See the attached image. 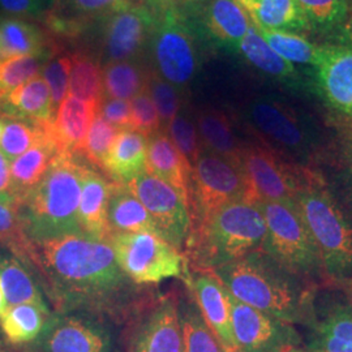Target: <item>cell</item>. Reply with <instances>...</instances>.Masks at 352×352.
<instances>
[{"label":"cell","instance_id":"6da1fadb","mask_svg":"<svg viewBox=\"0 0 352 352\" xmlns=\"http://www.w3.org/2000/svg\"><path fill=\"white\" fill-rule=\"evenodd\" d=\"M30 261L46 278L62 312L109 307L131 289V279L107 240L75 234L38 241L33 243Z\"/></svg>","mask_w":352,"mask_h":352},{"label":"cell","instance_id":"7a4b0ae2","mask_svg":"<svg viewBox=\"0 0 352 352\" xmlns=\"http://www.w3.org/2000/svg\"><path fill=\"white\" fill-rule=\"evenodd\" d=\"M232 298L287 324L311 322L312 294L304 278L265 252H252L213 270Z\"/></svg>","mask_w":352,"mask_h":352},{"label":"cell","instance_id":"3957f363","mask_svg":"<svg viewBox=\"0 0 352 352\" xmlns=\"http://www.w3.org/2000/svg\"><path fill=\"white\" fill-rule=\"evenodd\" d=\"M84 166L78 155H60L37 186L19 202L17 213L30 243L82 234L78 204Z\"/></svg>","mask_w":352,"mask_h":352},{"label":"cell","instance_id":"277c9868","mask_svg":"<svg viewBox=\"0 0 352 352\" xmlns=\"http://www.w3.org/2000/svg\"><path fill=\"white\" fill-rule=\"evenodd\" d=\"M154 12L146 62L153 72L184 90L200 74L206 51L213 45L188 7L174 1Z\"/></svg>","mask_w":352,"mask_h":352},{"label":"cell","instance_id":"5b68a950","mask_svg":"<svg viewBox=\"0 0 352 352\" xmlns=\"http://www.w3.org/2000/svg\"><path fill=\"white\" fill-rule=\"evenodd\" d=\"M244 118L258 142L292 164L309 167L325 148V132L315 116L283 96L254 97Z\"/></svg>","mask_w":352,"mask_h":352},{"label":"cell","instance_id":"8992f818","mask_svg":"<svg viewBox=\"0 0 352 352\" xmlns=\"http://www.w3.org/2000/svg\"><path fill=\"white\" fill-rule=\"evenodd\" d=\"M266 225L256 205L232 202L190 231L187 247L195 270L213 272L252 252L260 251Z\"/></svg>","mask_w":352,"mask_h":352},{"label":"cell","instance_id":"52a82bcc","mask_svg":"<svg viewBox=\"0 0 352 352\" xmlns=\"http://www.w3.org/2000/svg\"><path fill=\"white\" fill-rule=\"evenodd\" d=\"M295 201L315 240L324 272L336 282H352L351 218L318 175Z\"/></svg>","mask_w":352,"mask_h":352},{"label":"cell","instance_id":"ba28073f","mask_svg":"<svg viewBox=\"0 0 352 352\" xmlns=\"http://www.w3.org/2000/svg\"><path fill=\"white\" fill-rule=\"evenodd\" d=\"M256 206L266 225L261 251L299 277L318 276L324 270L321 257L296 201L261 202Z\"/></svg>","mask_w":352,"mask_h":352},{"label":"cell","instance_id":"9c48e42d","mask_svg":"<svg viewBox=\"0 0 352 352\" xmlns=\"http://www.w3.org/2000/svg\"><path fill=\"white\" fill-rule=\"evenodd\" d=\"M239 167L244 183V201L295 200L317 174L309 167L292 164L261 142L245 144L240 154Z\"/></svg>","mask_w":352,"mask_h":352},{"label":"cell","instance_id":"30bf717a","mask_svg":"<svg viewBox=\"0 0 352 352\" xmlns=\"http://www.w3.org/2000/svg\"><path fill=\"white\" fill-rule=\"evenodd\" d=\"M245 183L238 164L202 151L192 166L188 210L192 230L201 226L215 212L232 202L244 201ZM190 230V231H192Z\"/></svg>","mask_w":352,"mask_h":352},{"label":"cell","instance_id":"8fae6325","mask_svg":"<svg viewBox=\"0 0 352 352\" xmlns=\"http://www.w3.org/2000/svg\"><path fill=\"white\" fill-rule=\"evenodd\" d=\"M154 10L139 1H128L91 28L102 67L113 62L146 60L153 28Z\"/></svg>","mask_w":352,"mask_h":352},{"label":"cell","instance_id":"7c38bea8","mask_svg":"<svg viewBox=\"0 0 352 352\" xmlns=\"http://www.w3.org/2000/svg\"><path fill=\"white\" fill-rule=\"evenodd\" d=\"M115 257L126 277L138 285H155L164 279L182 278L186 257L166 240L148 234H113Z\"/></svg>","mask_w":352,"mask_h":352},{"label":"cell","instance_id":"4fadbf2b","mask_svg":"<svg viewBox=\"0 0 352 352\" xmlns=\"http://www.w3.org/2000/svg\"><path fill=\"white\" fill-rule=\"evenodd\" d=\"M126 186L148 210L160 236L176 250H183L192 230L188 205L184 199L175 189L148 171Z\"/></svg>","mask_w":352,"mask_h":352},{"label":"cell","instance_id":"5bb4252c","mask_svg":"<svg viewBox=\"0 0 352 352\" xmlns=\"http://www.w3.org/2000/svg\"><path fill=\"white\" fill-rule=\"evenodd\" d=\"M231 325L238 352H280L300 344V337L291 324L252 308L230 295Z\"/></svg>","mask_w":352,"mask_h":352},{"label":"cell","instance_id":"9a60e30c","mask_svg":"<svg viewBox=\"0 0 352 352\" xmlns=\"http://www.w3.org/2000/svg\"><path fill=\"white\" fill-rule=\"evenodd\" d=\"M34 342L37 352L111 351V336L106 327L88 316L69 312L50 316Z\"/></svg>","mask_w":352,"mask_h":352},{"label":"cell","instance_id":"2e32d148","mask_svg":"<svg viewBox=\"0 0 352 352\" xmlns=\"http://www.w3.org/2000/svg\"><path fill=\"white\" fill-rule=\"evenodd\" d=\"M316 91L336 113L352 109V51L336 43L320 45L314 67Z\"/></svg>","mask_w":352,"mask_h":352},{"label":"cell","instance_id":"e0dca14e","mask_svg":"<svg viewBox=\"0 0 352 352\" xmlns=\"http://www.w3.org/2000/svg\"><path fill=\"white\" fill-rule=\"evenodd\" d=\"M131 0H56L41 25L55 41H75Z\"/></svg>","mask_w":352,"mask_h":352},{"label":"cell","instance_id":"ac0fdd59","mask_svg":"<svg viewBox=\"0 0 352 352\" xmlns=\"http://www.w3.org/2000/svg\"><path fill=\"white\" fill-rule=\"evenodd\" d=\"M187 282L192 287L196 304L206 325L213 331L225 351L238 352L231 325L230 292L226 287L213 272L206 270H195Z\"/></svg>","mask_w":352,"mask_h":352},{"label":"cell","instance_id":"d6986e66","mask_svg":"<svg viewBox=\"0 0 352 352\" xmlns=\"http://www.w3.org/2000/svg\"><path fill=\"white\" fill-rule=\"evenodd\" d=\"M193 11L214 47L238 54L240 42L252 26L239 0H206Z\"/></svg>","mask_w":352,"mask_h":352},{"label":"cell","instance_id":"ffe728a7","mask_svg":"<svg viewBox=\"0 0 352 352\" xmlns=\"http://www.w3.org/2000/svg\"><path fill=\"white\" fill-rule=\"evenodd\" d=\"M183 329L179 305L164 299L148 316L133 340L132 352H183Z\"/></svg>","mask_w":352,"mask_h":352},{"label":"cell","instance_id":"44dd1931","mask_svg":"<svg viewBox=\"0 0 352 352\" xmlns=\"http://www.w3.org/2000/svg\"><path fill=\"white\" fill-rule=\"evenodd\" d=\"M60 50V43L36 21L0 14V51L6 59L24 55L50 59Z\"/></svg>","mask_w":352,"mask_h":352},{"label":"cell","instance_id":"7402d4cb","mask_svg":"<svg viewBox=\"0 0 352 352\" xmlns=\"http://www.w3.org/2000/svg\"><path fill=\"white\" fill-rule=\"evenodd\" d=\"M111 183L96 168L84 166L81 177V196L78 204V223L81 232L90 238L110 240L107 209Z\"/></svg>","mask_w":352,"mask_h":352},{"label":"cell","instance_id":"603a6c76","mask_svg":"<svg viewBox=\"0 0 352 352\" xmlns=\"http://www.w3.org/2000/svg\"><path fill=\"white\" fill-rule=\"evenodd\" d=\"M146 171L175 189L188 205L192 167L164 129L148 138Z\"/></svg>","mask_w":352,"mask_h":352},{"label":"cell","instance_id":"cb8c5ba5","mask_svg":"<svg viewBox=\"0 0 352 352\" xmlns=\"http://www.w3.org/2000/svg\"><path fill=\"white\" fill-rule=\"evenodd\" d=\"M97 113L98 104L78 100L74 96L65 97L58 106L52 120V133L63 154H80Z\"/></svg>","mask_w":352,"mask_h":352},{"label":"cell","instance_id":"d4e9b609","mask_svg":"<svg viewBox=\"0 0 352 352\" xmlns=\"http://www.w3.org/2000/svg\"><path fill=\"white\" fill-rule=\"evenodd\" d=\"M54 115L50 89L42 76L0 96V116L4 119L47 123L54 120Z\"/></svg>","mask_w":352,"mask_h":352},{"label":"cell","instance_id":"484cf974","mask_svg":"<svg viewBox=\"0 0 352 352\" xmlns=\"http://www.w3.org/2000/svg\"><path fill=\"white\" fill-rule=\"evenodd\" d=\"M238 55L256 69L258 74L265 77L283 84L292 89L302 87V78L299 69L280 58L276 51L273 50L263 36L258 33L257 28L252 23L251 29L247 36L240 42Z\"/></svg>","mask_w":352,"mask_h":352},{"label":"cell","instance_id":"4316f807","mask_svg":"<svg viewBox=\"0 0 352 352\" xmlns=\"http://www.w3.org/2000/svg\"><path fill=\"white\" fill-rule=\"evenodd\" d=\"M60 155L64 154L52 133L11 162V195L17 205L37 186Z\"/></svg>","mask_w":352,"mask_h":352},{"label":"cell","instance_id":"83f0119b","mask_svg":"<svg viewBox=\"0 0 352 352\" xmlns=\"http://www.w3.org/2000/svg\"><path fill=\"white\" fill-rule=\"evenodd\" d=\"M148 138L132 129L119 132L103 164V171L115 183L128 184L146 171Z\"/></svg>","mask_w":352,"mask_h":352},{"label":"cell","instance_id":"f1b7e54d","mask_svg":"<svg viewBox=\"0 0 352 352\" xmlns=\"http://www.w3.org/2000/svg\"><path fill=\"white\" fill-rule=\"evenodd\" d=\"M107 219L111 235L148 232L160 236L148 210L126 184L111 183Z\"/></svg>","mask_w":352,"mask_h":352},{"label":"cell","instance_id":"f546056e","mask_svg":"<svg viewBox=\"0 0 352 352\" xmlns=\"http://www.w3.org/2000/svg\"><path fill=\"white\" fill-rule=\"evenodd\" d=\"M195 120L202 151L221 155L239 166L240 154L245 144L240 141L227 113L213 107H205L195 113Z\"/></svg>","mask_w":352,"mask_h":352},{"label":"cell","instance_id":"4dcf8cb0","mask_svg":"<svg viewBox=\"0 0 352 352\" xmlns=\"http://www.w3.org/2000/svg\"><path fill=\"white\" fill-rule=\"evenodd\" d=\"M258 29L308 34L312 33L296 0H239Z\"/></svg>","mask_w":352,"mask_h":352},{"label":"cell","instance_id":"1f68e13d","mask_svg":"<svg viewBox=\"0 0 352 352\" xmlns=\"http://www.w3.org/2000/svg\"><path fill=\"white\" fill-rule=\"evenodd\" d=\"M308 346L312 352H352V305H336L312 318Z\"/></svg>","mask_w":352,"mask_h":352},{"label":"cell","instance_id":"d6a6232c","mask_svg":"<svg viewBox=\"0 0 352 352\" xmlns=\"http://www.w3.org/2000/svg\"><path fill=\"white\" fill-rule=\"evenodd\" d=\"M151 69L146 60L113 62L102 67L103 94L109 98L133 100L148 90Z\"/></svg>","mask_w":352,"mask_h":352},{"label":"cell","instance_id":"836d02e7","mask_svg":"<svg viewBox=\"0 0 352 352\" xmlns=\"http://www.w3.org/2000/svg\"><path fill=\"white\" fill-rule=\"evenodd\" d=\"M0 278L8 305L34 304L49 309L36 279L16 256H0Z\"/></svg>","mask_w":352,"mask_h":352},{"label":"cell","instance_id":"e575fe53","mask_svg":"<svg viewBox=\"0 0 352 352\" xmlns=\"http://www.w3.org/2000/svg\"><path fill=\"white\" fill-rule=\"evenodd\" d=\"M69 96L100 106L103 94L102 64L94 52L77 49L71 52Z\"/></svg>","mask_w":352,"mask_h":352},{"label":"cell","instance_id":"d590c367","mask_svg":"<svg viewBox=\"0 0 352 352\" xmlns=\"http://www.w3.org/2000/svg\"><path fill=\"white\" fill-rule=\"evenodd\" d=\"M50 316V309L34 304L8 305L7 311L0 317V327L11 343L24 344L37 340Z\"/></svg>","mask_w":352,"mask_h":352},{"label":"cell","instance_id":"8d00e7d4","mask_svg":"<svg viewBox=\"0 0 352 352\" xmlns=\"http://www.w3.org/2000/svg\"><path fill=\"white\" fill-rule=\"evenodd\" d=\"M51 135L52 122L36 123L19 119H3L0 151L12 162Z\"/></svg>","mask_w":352,"mask_h":352},{"label":"cell","instance_id":"74e56055","mask_svg":"<svg viewBox=\"0 0 352 352\" xmlns=\"http://www.w3.org/2000/svg\"><path fill=\"white\" fill-rule=\"evenodd\" d=\"M177 305L183 329V352H226L206 325L196 302L184 300Z\"/></svg>","mask_w":352,"mask_h":352},{"label":"cell","instance_id":"f35d334b","mask_svg":"<svg viewBox=\"0 0 352 352\" xmlns=\"http://www.w3.org/2000/svg\"><path fill=\"white\" fill-rule=\"evenodd\" d=\"M257 30L264 38L265 42L286 62L295 67L315 65L320 45L312 42L305 34L280 30H265L258 28Z\"/></svg>","mask_w":352,"mask_h":352},{"label":"cell","instance_id":"ab89813d","mask_svg":"<svg viewBox=\"0 0 352 352\" xmlns=\"http://www.w3.org/2000/svg\"><path fill=\"white\" fill-rule=\"evenodd\" d=\"M311 30L331 37L349 19L352 10L347 0H296Z\"/></svg>","mask_w":352,"mask_h":352},{"label":"cell","instance_id":"60d3db41","mask_svg":"<svg viewBox=\"0 0 352 352\" xmlns=\"http://www.w3.org/2000/svg\"><path fill=\"white\" fill-rule=\"evenodd\" d=\"M166 132L176 149L188 161L190 167L197 161L202 151L201 141L196 126L195 115L184 104L175 118L168 123Z\"/></svg>","mask_w":352,"mask_h":352},{"label":"cell","instance_id":"b9f144b4","mask_svg":"<svg viewBox=\"0 0 352 352\" xmlns=\"http://www.w3.org/2000/svg\"><path fill=\"white\" fill-rule=\"evenodd\" d=\"M120 129L104 120L100 113L96 115L91 126L89 128L88 135L82 144L78 157L84 158L93 167L103 170V164L113 142L118 138Z\"/></svg>","mask_w":352,"mask_h":352},{"label":"cell","instance_id":"7bdbcfd3","mask_svg":"<svg viewBox=\"0 0 352 352\" xmlns=\"http://www.w3.org/2000/svg\"><path fill=\"white\" fill-rule=\"evenodd\" d=\"M47 58L36 55L12 56L0 62V96H4L41 76Z\"/></svg>","mask_w":352,"mask_h":352},{"label":"cell","instance_id":"ee69618b","mask_svg":"<svg viewBox=\"0 0 352 352\" xmlns=\"http://www.w3.org/2000/svg\"><path fill=\"white\" fill-rule=\"evenodd\" d=\"M0 241H3L21 261H30L33 243L24 234L17 206L0 200Z\"/></svg>","mask_w":352,"mask_h":352},{"label":"cell","instance_id":"f6af8a7d","mask_svg":"<svg viewBox=\"0 0 352 352\" xmlns=\"http://www.w3.org/2000/svg\"><path fill=\"white\" fill-rule=\"evenodd\" d=\"M148 91L160 115L162 129L166 131L168 123L184 106L183 90L176 88L173 84L167 82L162 77L151 71L148 82Z\"/></svg>","mask_w":352,"mask_h":352},{"label":"cell","instance_id":"bcb514c9","mask_svg":"<svg viewBox=\"0 0 352 352\" xmlns=\"http://www.w3.org/2000/svg\"><path fill=\"white\" fill-rule=\"evenodd\" d=\"M69 74H71V54L63 50L56 52L45 63L41 76L50 89L51 100L54 111L67 97L69 88Z\"/></svg>","mask_w":352,"mask_h":352},{"label":"cell","instance_id":"7dc6e473","mask_svg":"<svg viewBox=\"0 0 352 352\" xmlns=\"http://www.w3.org/2000/svg\"><path fill=\"white\" fill-rule=\"evenodd\" d=\"M131 129L136 131L145 138L162 131V124L155 104L148 90L140 93L131 100Z\"/></svg>","mask_w":352,"mask_h":352},{"label":"cell","instance_id":"c3c4849f","mask_svg":"<svg viewBox=\"0 0 352 352\" xmlns=\"http://www.w3.org/2000/svg\"><path fill=\"white\" fill-rule=\"evenodd\" d=\"M50 7L46 0H0V14L42 23Z\"/></svg>","mask_w":352,"mask_h":352},{"label":"cell","instance_id":"681fc988","mask_svg":"<svg viewBox=\"0 0 352 352\" xmlns=\"http://www.w3.org/2000/svg\"><path fill=\"white\" fill-rule=\"evenodd\" d=\"M97 113L120 131L131 129V103L128 101L103 97Z\"/></svg>","mask_w":352,"mask_h":352},{"label":"cell","instance_id":"f907efd6","mask_svg":"<svg viewBox=\"0 0 352 352\" xmlns=\"http://www.w3.org/2000/svg\"><path fill=\"white\" fill-rule=\"evenodd\" d=\"M330 192L352 221V161L343 166L333 177Z\"/></svg>","mask_w":352,"mask_h":352},{"label":"cell","instance_id":"816d5d0a","mask_svg":"<svg viewBox=\"0 0 352 352\" xmlns=\"http://www.w3.org/2000/svg\"><path fill=\"white\" fill-rule=\"evenodd\" d=\"M0 200L17 206L11 195V161L0 151Z\"/></svg>","mask_w":352,"mask_h":352},{"label":"cell","instance_id":"f5cc1de1","mask_svg":"<svg viewBox=\"0 0 352 352\" xmlns=\"http://www.w3.org/2000/svg\"><path fill=\"white\" fill-rule=\"evenodd\" d=\"M331 37L336 45L347 47L352 51V13Z\"/></svg>","mask_w":352,"mask_h":352},{"label":"cell","instance_id":"db71d44e","mask_svg":"<svg viewBox=\"0 0 352 352\" xmlns=\"http://www.w3.org/2000/svg\"><path fill=\"white\" fill-rule=\"evenodd\" d=\"M132 1H139V3L146 4L148 7L155 10V8H161L164 6H167L170 3H174L176 0H132Z\"/></svg>","mask_w":352,"mask_h":352},{"label":"cell","instance_id":"11a10c76","mask_svg":"<svg viewBox=\"0 0 352 352\" xmlns=\"http://www.w3.org/2000/svg\"><path fill=\"white\" fill-rule=\"evenodd\" d=\"M344 145H346V149L349 151L352 161V122L349 123V126L344 131Z\"/></svg>","mask_w":352,"mask_h":352},{"label":"cell","instance_id":"9f6ffc18","mask_svg":"<svg viewBox=\"0 0 352 352\" xmlns=\"http://www.w3.org/2000/svg\"><path fill=\"white\" fill-rule=\"evenodd\" d=\"M176 1L184 7L196 10V8H200L206 0H176Z\"/></svg>","mask_w":352,"mask_h":352},{"label":"cell","instance_id":"6f0895ef","mask_svg":"<svg viewBox=\"0 0 352 352\" xmlns=\"http://www.w3.org/2000/svg\"><path fill=\"white\" fill-rule=\"evenodd\" d=\"M7 308H8V302L6 299L4 289H3V285H1V278H0V317L7 311Z\"/></svg>","mask_w":352,"mask_h":352},{"label":"cell","instance_id":"680465c9","mask_svg":"<svg viewBox=\"0 0 352 352\" xmlns=\"http://www.w3.org/2000/svg\"><path fill=\"white\" fill-rule=\"evenodd\" d=\"M280 352H312L307 347H302L300 344H292V346H287L285 347Z\"/></svg>","mask_w":352,"mask_h":352},{"label":"cell","instance_id":"91938a15","mask_svg":"<svg viewBox=\"0 0 352 352\" xmlns=\"http://www.w3.org/2000/svg\"><path fill=\"white\" fill-rule=\"evenodd\" d=\"M343 116H344V118H347V119H349V122H352V109L349 111V113H344Z\"/></svg>","mask_w":352,"mask_h":352},{"label":"cell","instance_id":"94428289","mask_svg":"<svg viewBox=\"0 0 352 352\" xmlns=\"http://www.w3.org/2000/svg\"><path fill=\"white\" fill-rule=\"evenodd\" d=\"M46 1H47V4H49V7H50V10H51V8H52V7H54V4H55V3H56V0H46Z\"/></svg>","mask_w":352,"mask_h":352},{"label":"cell","instance_id":"6125c7cd","mask_svg":"<svg viewBox=\"0 0 352 352\" xmlns=\"http://www.w3.org/2000/svg\"><path fill=\"white\" fill-rule=\"evenodd\" d=\"M1 132H3V120H0V138H1Z\"/></svg>","mask_w":352,"mask_h":352},{"label":"cell","instance_id":"be15d7a7","mask_svg":"<svg viewBox=\"0 0 352 352\" xmlns=\"http://www.w3.org/2000/svg\"><path fill=\"white\" fill-rule=\"evenodd\" d=\"M4 59H6V58L3 56V54H1V51H0V62H1V60H4Z\"/></svg>","mask_w":352,"mask_h":352},{"label":"cell","instance_id":"e7e4bbea","mask_svg":"<svg viewBox=\"0 0 352 352\" xmlns=\"http://www.w3.org/2000/svg\"><path fill=\"white\" fill-rule=\"evenodd\" d=\"M347 1H349V4H350V7H351L352 10V0H347Z\"/></svg>","mask_w":352,"mask_h":352}]
</instances>
